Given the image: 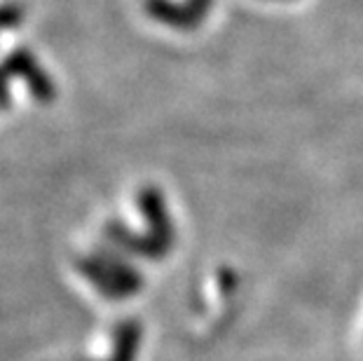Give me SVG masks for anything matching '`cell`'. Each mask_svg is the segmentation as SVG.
<instances>
[{"label": "cell", "instance_id": "obj_1", "mask_svg": "<svg viewBox=\"0 0 363 361\" xmlns=\"http://www.w3.org/2000/svg\"><path fill=\"white\" fill-rule=\"evenodd\" d=\"M3 71L7 75H19V78H24L28 82V87L33 89L30 94H35V99H40V101H52L54 99L52 80L43 73V68L38 66V61L30 57L26 50L12 52V55L3 61Z\"/></svg>", "mask_w": 363, "mask_h": 361}, {"label": "cell", "instance_id": "obj_3", "mask_svg": "<svg viewBox=\"0 0 363 361\" xmlns=\"http://www.w3.org/2000/svg\"><path fill=\"white\" fill-rule=\"evenodd\" d=\"M5 71L0 68V106H7L10 104V94H7V80H5Z\"/></svg>", "mask_w": 363, "mask_h": 361}, {"label": "cell", "instance_id": "obj_2", "mask_svg": "<svg viewBox=\"0 0 363 361\" xmlns=\"http://www.w3.org/2000/svg\"><path fill=\"white\" fill-rule=\"evenodd\" d=\"M21 21V7L19 5H0V28H12Z\"/></svg>", "mask_w": 363, "mask_h": 361}]
</instances>
